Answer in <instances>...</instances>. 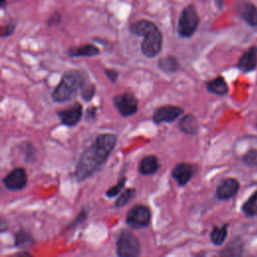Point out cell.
I'll return each mask as SVG.
<instances>
[{"instance_id": "cell-28", "label": "cell", "mask_w": 257, "mask_h": 257, "mask_svg": "<svg viewBox=\"0 0 257 257\" xmlns=\"http://www.w3.org/2000/svg\"><path fill=\"white\" fill-rule=\"evenodd\" d=\"M105 73L107 75V77L111 80V81H115L116 77H117V72L115 70H111V69H106Z\"/></svg>"}, {"instance_id": "cell-4", "label": "cell", "mask_w": 257, "mask_h": 257, "mask_svg": "<svg viewBox=\"0 0 257 257\" xmlns=\"http://www.w3.org/2000/svg\"><path fill=\"white\" fill-rule=\"evenodd\" d=\"M116 251L118 256H137L140 254L139 240L130 231H122L116 241Z\"/></svg>"}, {"instance_id": "cell-29", "label": "cell", "mask_w": 257, "mask_h": 257, "mask_svg": "<svg viewBox=\"0 0 257 257\" xmlns=\"http://www.w3.org/2000/svg\"><path fill=\"white\" fill-rule=\"evenodd\" d=\"M7 228H8V224H7V222H6L4 219L0 218V232H4V231H6V230H7Z\"/></svg>"}, {"instance_id": "cell-20", "label": "cell", "mask_w": 257, "mask_h": 257, "mask_svg": "<svg viewBox=\"0 0 257 257\" xmlns=\"http://www.w3.org/2000/svg\"><path fill=\"white\" fill-rule=\"evenodd\" d=\"M227 224L222 227H214L211 232V240L215 245H221L224 242L227 237Z\"/></svg>"}, {"instance_id": "cell-1", "label": "cell", "mask_w": 257, "mask_h": 257, "mask_svg": "<svg viewBox=\"0 0 257 257\" xmlns=\"http://www.w3.org/2000/svg\"><path fill=\"white\" fill-rule=\"evenodd\" d=\"M115 144V135L102 134L96 137L94 143L83 152L76 165V179L83 181L95 173L104 164Z\"/></svg>"}, {"instance_id": "cell-5", "label": "cell", "mask_w": 257, "mask_h": 257, "mask_svg": "<svg viewBox=\"0 0 257 257\" xmlns=\"http://www.w3.org/2000/svg\"><path fill=\"white\" fill-rule=\"evenodd\" d=\"M199 24L198 13L193 5L187 6L181 13L179 20V33L183 37H190Z\"/></svg>"}, {"instance_id": "cell-9", "label": "cell", "mask_w": 257, "mask_h": 257, "mask_svg": "<svg viewBox=\"0 0 257 257\" xmlns=\"http://www.w3.org/2000/svg\"><path fill=\"white\" fill-rule=\"evenodd\" d=\"M183 113V108L175 105H164L157 108L153 119L156 122H170L178 118Z\"/></svg>"}, {"instance_id": "cell-14", "label": "cell", "mask_w": 257, "mask_h": 257, "mask_svg": "<svg viewBox=\"0 0 257 257\" xmlns=\"http://www.w3.org/2000/svg\"><path fill=\"white\" fill-rule=\"evenodd\" d=\"M240 14L250 25H257V8L251 3H243L240 6Z\"/></svg>"}, {"instance_id": "cell-2", "label": "cell", "mask_w": 257, "mask_h": 257, "mask_svg": "<svg viewBox=\"0 0 257 257\" xmlns=\"http://www.w3.org/2000/svg\"><path fill=\"white\" fill-rule=\"evenodd\" d=\"M131 31L144 37L142 51L148 57L156 56L162 48L163 37L159 28L151 21L140 20L131 25Z\"/></svg>"}, {"instance_id": "cell-31", "label": "cell", "mask_w": 257, "mask_h": 257, "mask_svg": "<svg viewBox=\"0 0 257 257\" xmlns=\"http://www.w3.org/2000/svg\"><path fill=\"white\" fill-rule=\"evenodd\" d=\"M5 1H6V0H0V6H3L4 3H5Z\"/></svg>"}, {"instance_id": "cell-19", "label": "cell", "mask_w": 257, "mask_h": 257, "mask_svg": "<svg viewBox=\"0 0 257 257\" xmlns=\"http://www.w3.org/2000/svg\"><path fill=\"white\" fill-rule=\"evenodd\" d=\"M33 244V238L29 232L25 230H19L15 234V246L18 248H27Z\"/></svg>"}, {"instance_id": "cell-11", "label": "cell", "mask_w": 257, "mask_h": 257, "mask_svg": "<svg viewBox=\"0 0 257 257\" xmlns=\"http://www.w3.org/2000/svg\"><path fill=\"white\" fill-rule=\"evenodd\" d=\"M239 190V183L237 180L229 178L221 182L217 189V196L220 200H228L232 198Z\"/></svg>"}, {"instance_id": "cell-27", "label": "cell", "mask_w": 257, "mask_h": 257, "mask_svg": "<svg viewBox=\"0 0 257 257\" xmlns=\"http://www.w3.org/2000/svg\"><path fill=\"white\" fill-rule=\"evenodd\" d=\"M14 29H15V25L12 24V23L4 25V26L0 27V36L1 37H7V36L11 35L14 32Z\"/></svg>"}, {"instance_id": "cell-24", "label": "cell", "mask_w": 257, "mask_h": 257, "mask_svg": "<svg viewBox=\"0 0 257 257\" xmlns=\"http://www.w3.org/2000/svg\"><path fill=\"white\" fill-rule=\"evenodd\" d=\"M80 89H81V95H82L83 99L84 100H90L91 97L94 94V86L90 83L82 82V84L80 86Z\"/></svg>"}, {"instance_id": "cell-10", "label": "cell", "mask_w": 257, "mask_h": 257, "mask_svg": "<svg viewBox=\"0 0 257 257\" xmlns=\"http://www.w3.org/2000/svg\"><path fill=\"white\" fill-rule=\"evenodd\" d=\"M57 115L61 123L67 126H73L80 120L82 115V106L79 103H74L72 106L60 110Z\"/></svg>"}, {"instance_id": "cell-8", "label": "cell", "mask_w": 257, "mask_h": 257, "mask_svg": "<svg viewBox=\"0 0 257 257\" xmlns=\"http://www.w3.org/2000/svg\"><path fill=\"white\" fill-rule=\"evenodd\" d=\"M5 187L11 191L22 190L27 184V174L23 168H15L3 179Z\"/></svg>"}, {"instance_id": "cell-12", "label": "cell", "mask_w": 257, "mask_h": 257, "mask_svg": "<svg viewBox=\"0 0 257 257\" xmlns=\"http://www.w3.org/2000/svg\"><path fill=\"white\" fill-rule=\"evenodd\" d=\"M237 66L239 67V69L245 72L255 69L257 66V47L256 46L250 47L241 56Z\"/></svg>"}, {"instance_id": "cell-13", "label": "cell", "mask_w": 257, "mask_h": 257, "mask_svg": "<svg viewBox=\"0 0 257 257\" xmlns=\"http://www.w3.org/2000/svg\"><path fill=\"white\" fill-rule=\"evenodd\" d=\"M193 167L189 164H179L176 166L172 172V175L174 179L179 183V185H185L187 184L192 175H193Z\"/></svg>"}, {"instance_id": "cell-3", "label": "cell", "mask_w": 257, "mask_h": 257, "mask_svg": "<svg viewBox=\"0 0 257 257\" xmlns=\"http://www.w3.org/2000/svg\"><path fill=\"white\" fill-rule=\"evenodd\" d=\"M82 82L83 77L79 71L70 70L65 72L52 92V99L55 102L71 100L77 94Z\"/></svg>"}, {"instance_id": "cell-26", "label": "cell", "mask_w": 257, "mask_h": 257, "mask_svg": "<svg viewBox=\"0 0 257 257\" xmlns=\"http://www.w3.org/2000/svg\"><path fill=\"white\" fill-rule=\"evenodd\" d=\"M244 162L250 166H257V150L249 151L243 158Z\"/></svg>"}, {"instance_id": "cell-15", "label": "cell", "mask_w": 257, "mask_h": 257, "mask_svg": "<svg viewBox=\"0 0 257 257\" xmlns=\"http://www.w3.org/2000/svg\"><path fill=\"white\" fill-rule=\"evenodd\" d=\"M99 53V50L96 46L92 44H84L78 47L70 48L68 51V54L72 57H78V56H93Z\"/></svg>"}, {"instance_id": "cell-16", "label": "cell", "mask_w": 257, "mask_h": 257, "mask_svg": "<svg viewBox=\"0 0 257 257\" xmlns=\"http://www.w3.org/2000/svg\"><path fill=\"white\" fill-rule=\"evenodd\" d=\"M159 169V161L155 156L145 157L140 164V172L143 175L154 174Z\"/></svg>"}, {"instance_id": "cell-25", "label": "cell", "mask_w": 257, "mask_h": 257, "mask_svg": "<svg viewBox=\"0 0 257 257\" xmlns=\"http://www.w3.org/2000/svg\"><path fill=\"white\" fill-rule=\"evenodd\" d=\"M124 183H125V178L124 177H122L121 179H119L118 180V182L116 183V185L115 186H113V187H111L110 189H108L107 191H106V196L107 197H115L117 194H119L120 193V191L122 190V188H123V186H124Z\"/></svg>"}, {"instance_id": "cell-18", "label": "cell", "mask_w": 257, "mask_h": 257, "mask_svg": "<svg viewBox=\"0 0 257 257\" xmlns=\"http://www.w3.org/2000/svg\"><path fill=\"white\" fill-rule=\"evenodd\" d=\"M179 125H180V128H181L183 132L187 133V134H192V135H193V134H196L197 131H198V122H197V119H196L195 116L192 115V114H189V115L184 116V117L181 119Z\"/></svg>"}, {"instance_id": "cell-21", "label": "cell", "mask_w": 257, "mask_h": 257, "mask_svg": "<svg viewBox=\"0 0 257 257\" xmlns=\"http://www.w3.org/2000/svg\"><path fill=\"white\" fill-rule=\"evenodd\" d=\"M242 210L247 216H255L257 214V191L243 205Z\"/></svg>"}, {"instance_id": "cell-7", "label": "cell", "mask_w": 257, "mask_h": 257, "mask_svg": "<svg viewBox=\"0 0 257 257\" xmlns=\"http://www.w3.org/2000/svg\"><path fill=\"white\" fill-rule=\"evenodd\" d=\"M113 103L119 113L123 116H128L136 113L138 109V100L131 93H123L114 96Z\"/></svg>"}, {"instance_id": "cell-22", "label": "cell", "mask_w": 257, "mask_h": 257, "mask_svg": "<svg viewBox=\"0 0 257 257\" xmlns=\"http://www.w3.org/2000/svg\"><path fill=\"white\" fill-rule=\"evenodd\" d=\"M135 195H136V190L135 189H127V190H125L117 198V200L115 202V207H117V208L123 207L124 205H126L135 197Z\"/></svg>"}, {"instance_id": "cell-30", "label": "cell", "mask_w": 257, "mask_h": 257, "mask_svg": "<svg viewBox=\"0 0 257 257\" xmlns=\"http://www.w3.org/2000/svg\"><path fill=\"white\" fill-rule=\"evenodd\" d=\"M58 20H59L58 15H57V14H55L52 18H50V19H49V21H48V22H49V24H52V23H53V24H55V23H57V22H58Z\"/></svg>"}, {"instance_id": "cell-23", "label": "cell", "mask_w": 257, "mask_h": 257, "mask_svg": "<svg viewBox=\"0 0 257 257\" xmlns=\"http://www.w3.org/2000/svg\"><path fill=\"white\" fill-rule=\"evenodd\" d=\"M159 66L165 71H175L178 68V62L176 58L169 56L161 59L159 62Z\"/></svg>"}, {"instance_id": "cell-17", "label": "cell", "mask_w": 257, "mask_h": 257, "mask_svg": "<svg viewBox=\"0 0 257 257\" xmlns=\"http://www.w3.org/2000/svg\"><path fill=\"white\" fill-rule=\"evenodd\" d=\"M206 85H207L208 90L213 92V93H215V94L223 95V94L227 93V91H228L227 83H226L225 79L223 77H221V76L212 79L211 81L207 82Z\"/></svg>"}, {"instance_id": "cell-6", "label": "cell", "mask_w": 257, "mask_h": 257, "mask_svg": "<svg viewBox=\"0 0 257 257\" xmlns=\"http://www.w3.org/2000/svg\"><path fill=\"white\" fill-rule=\"evenodd\" d=\"M150 221L151 211L148 207L143 205H137L133 207L126 215V223L135 229L147 227Z\"/></svg>"}]
</instances>
